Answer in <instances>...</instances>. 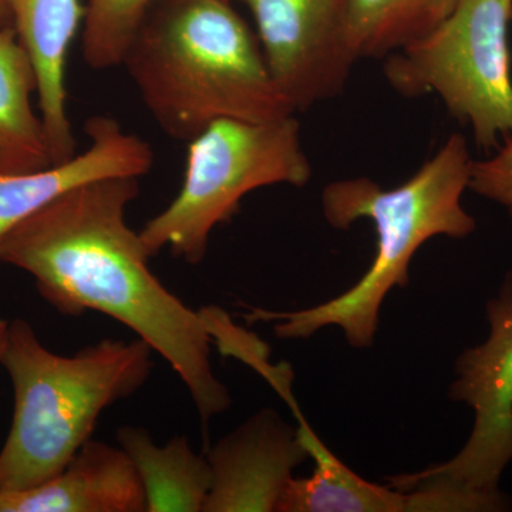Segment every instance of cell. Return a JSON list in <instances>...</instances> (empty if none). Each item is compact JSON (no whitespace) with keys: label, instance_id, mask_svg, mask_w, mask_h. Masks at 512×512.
<instances>
[{"label":"cell","instance_id":"6da1fadb","mask_svg":"<svg viewBox=\"0 0 512 512\" xmlns=\"http://www.w3.org/2000/svg\"><path fill=\"white\" fill-rule=\"evenodd\" d=\"M138 180L106 178L60 195L0 237V262L32 275L60 315L96 311L137 333L170 363L207 423L229 409L231 394L212 370L204 315L158 281L140 232L127 224Z\"/></svg>","mask_w":512,"mask_h":512},{"label":"cell","instance_id":"7a4b0ae2","mask_svg":"<svg viewBox=\"0 0 512 512\" xmlns=\"http://www.w3.org/2000/svg\"><path fill=\"white\" fill-rule=\"evenodd\" d=\"M231 0H154L121 66L167 136L190 143L214 121L293 116L258 36Z\"/></svg>","mask_w":512,"mask_h":512},{"label":"cell","instance_id":"3957f363","mask_svg":"<svg viewBox=\"0 0 512 512\" xmlns=\"http://www.w3.org/2000/svg\"><path fill=\"white\" fill-rule=\"evenodd\" d=\"M473 161L466 138L456 133L397 187L384 190L367 177L326 185L320 202L330 227L348 231L359 220L375 227L372 265L352 288L330 301L293 312L249 308L244 319L272 323L279 339H308L320 329L338 326L352 348H372L384 299L394 286L409 285L416 252L431 238L460 239L476 231V218L461 204Z\"/></svg>","mask_w":512,"mask_h":512},{"label":"cell","instance_id":"277c9868","mask_svg":"<svg viewBox=\"0 0 512 512\" xmlns=\"http://www.w3.org/2000/svg\"><path fill=\"white\" fill-rule=\"evenodd\" d=\"M151 353L140 338L104 339L60 356L26 320H10L0 365L12 380L15 412L0 450V493L57 476L92 439L101 412L146 384Z\"/></svg>","mask_w":512,"mask_h":512},{"label":"cell","instance_id":"5b68a950","mask_svg":"<svg viewBox=\"0 0 512 512\" xmlns=\"http://www.w3.org/2000/svg\"><path fill=\"white\" fill-rule=\"evenodd\" d=\"M311 178L295 114L214 121L188 143L183 187L140 237L151 258L168 248L188 264H200L212 231L237 214L249 192L272 185L301 188Z\"/></svg>","mask_w":512,"mask_h":512},{"label":"cell","instance_id":"8992f818","mask_svg":"<svg viewBox=\"0 0 512 512\" xmlns=\"http://www.w3.org/2000/svg\"><path fill=\"white\" fill-rule=\"evenodd\" d=\"M511 22L512 0H457L436 28L384 57V77L400 96H439L491 150L512 136Z\"/></svg>","mask_w":512,"mask_h":512},{"label":"cell","instance_id":"52a82bcc","mask_svg":"<svg viewBox=\"0 0 512 512\" xmlns=\"http://www.w3.org/2000/svg\"><path fill=\"white\" fill-rule=\"evenodd\" d=\"M487 319L490 335L481 345L461 353L450 387L454 402L474 410L466 446L446 463L386 478L394 490L429 495L441 512L510 507L498 485L512 461V271L498 295L488 301Z\"/></svg>","mask_w":512,"mask_h":512},{"label":"cell","instance_id":"ba28073f","mask_svg":"<svg viewBox=\"0 0 512 512\" xmlns=\"http://www.w3.org/2000/svg\"><path fill=\"white\" fill-rule=\"evenodd\" d=\"M254 16L276 83L293 109L339 96L357 62L343 28V0H231Z\"/></svg>","mask_w":512,"mask_h":512},{"label":"cell","instance_id":"9c48e42d","mask_svg":"<svg viewBox=\"0 0 512 512\" xmlns=\"http://www.w3.org/2000/svg\"><path fill=\"white\" fill-rule=\"evenodd\" d=\"M212 484L204 512H278L293 470L308 460L298 430L264 409L208 450Z\"/></svg>","mask_w":512,"mask_h":512},{"label":"cell","instance_id":"30bf717a","mask_svg":"<svg viewBox=\"0 0 512 512\" xmlns=\"http://www.w3.org/2000/svg\"><path fill=\"white\" fill-rule=\"evenodd\" d=\"M84 131L90 138L84 153L32 173H0V237L73 188L106 178H140L153 167V148L119 121L92 117Z\"/></svg>","mask_w":512,"mask_h":512},{"label":"cell","instance_id":"8fae6325","mask_svg":"<svg viewBox=\"0 0 512 512\" xmlns=\"http://www.w3.org/2000/svg\"><path fill=\"white\" fill-rule=\"evenodd\" d=\"M12 28L35 66L40 120L52 164L76 154L67 113L66 64L77 32L83 28V0H3Z\"/></svg>","mask_w":512,"mask_h":512},{"label":"cell","instance_id":"7c38bea8","mask_svg":"<svg viewBox=\"0 0 512 512\" xmlns=\"http://www.w3.org/2000/svg\"><path fill=\"white\" fill-rule=\"evenodd\" d=\"M146 495L123 448L90 439L57 476L0 493V512H143Z\"/></svg>","mask_w":512,"mask_h":512},{"label":"cell","instance_id":"4fadbf2b","mask_svg":"<svg viewBox=\"0 0 512 512\" xmlns=\"http://www.w3.org/2000/svg\"><path fill=\"white\" fill-rule=\"evenodd\" d=\"M299 439L315 461L308 478H292L279 503L278 512H429L420 495L373 484L350 470L316 436L301 410Z\"/></svg>","mask_w":512,"mask_h":512},{"label":"cell","instance_id":"5bb4252c","mask_svg":"<svg viewBox=\"0 0 512 512\" xmlns=\"http://www.w3.org/2000/svg\"><path fill=\"white\" fill-rule=\"evenodd\" d=\"M117 441L136 467L147 512H204L212 471L207 457L195 453L187 437L157 446L150 431L123 426Z\"/></svg>","mask_w":512,"mask_h":512},{"label":"cell","instance_id":"9a60e30c","mask_svg":"<svg viewBox=\"0 0 512 512\" xmlns=\"http://www.w3.org/2000/svg\"><path fill=\"white\" fill-rule=\"evenodd\" d=\"M35 66L12 26L0 28V173L19 174L52 165L40 116Z\"/></svg>","mask_w":512,"mask_h":512},{"label":"cell","instance_id":"2e32d148","mask_svg":"<svg viewBox=\"0 0 512 512\" xmlns=\"http://www.w3.org/2000/svg\"><path fill=\"white\" fill-rule=\"evenodd\" d=\"M457 0H343V28L353 56L384 59L427 35Z\"/></svg>","mask_w":512,"mask_h":512},{"label":"cell","instance_id":"e0dca14e","mask_svg":"<svg viewBox=\"0 0 512 512\" xmlns=\"http://www.w3.org/2000/svg\"><path fill=\"white\" fill-rule=\"evenodd\" d=\"M154 0H84L82 52L87 66H121L128 43Z\"/></svg>","mask_w":512,"mask_h":512},{"label":"cell","instance_id":"ac0fdd59","mask_svg":"<svg viewBox=\"0 0 512 512\" xmlns=\"http://www.w3.org/2000/svg\"><path fill=\"white\" fill-rule=\"evenodd\" d=\"M468 188L503 205L512 215V136L493 157L473 161Z\"/></svg>","mask_w":512,"mask_h":512},{"label":"cell","instance_id":"d6986e66","mask_svg":"<svg viewBox=\"0 0 512 512\" xmlns=\"http://www.w3.org/2000/svg\"><path fill=\"white\" fill-rule=\"evenodd\" d=\"M8 26H12V20H10L5 3H3V0H0V28H8Z\"/></svg>","mask_w":512,"mask_h":512},{"label":"cell","instance_id":"ffe728a7","mask_svg":"<svg viewBox=\"0 0 512 512\" xmlns=\"http://www.w3.org/2000/svg\"><path fill=\"white\" fill-rule=\"evenodd\" d=\"M9 320L0 319V356H2L3 346H5L6 333H8Z\"/></svg>","mask_w":512,"mask_h":512}]
</instances>
